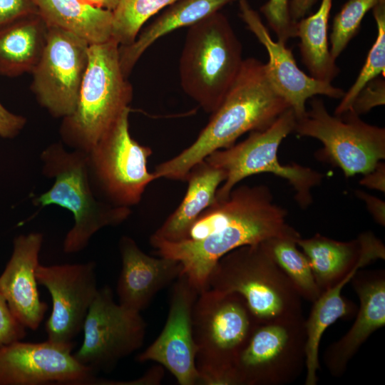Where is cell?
Here are the masks:
<instances>
[{"instance_id":"obj_1","label":"cell","mask_w":385,"mask_h":385,"mask_svg":"<svg viewBox=\"0 0 385 385\" xmlns=\"http://www.w3.org/2000/svg\"><path fill=\"white\" fill-rule=\"evenodd\" d=\"M287 217L286 209L274 201L268 186L243 185L206 209L185 240L150 244L159 256L178 261L200 293L207 289L212 270L228 252L274 237L299 238Z\"/></svg>"},{"instance_id":"obj_2","label":"cell","mask_w":385,"mask_h":385,"mask_svg":"<svg viewBox=\"0 0 385 385\" xmlns=\"http://www.w3.org/2000/svg\"><path fill=\"white\" fill-rule=\"evenodd\" d=\"M289 108L272 86L266 63L254 58L243 60L208 123L190 146L155 167L156 179L185 181L190 170L209 155L234 145L247 132L268 128Z\"/></svg>"},{"instance_id":"obj_3","label":"cell","mask_w":385,"mask_h":385,"mask_svg":"<svg viewBox=\"0 0 385 385\" xmlns=\"http://www.w3.org/2000/svg\"><path fill=\"white\" fill-rule=\"evenodd\" d=\"M41 160L43 173L55 180L48 191L36 198V204L57 205L70 210L74 217V225L63 240L66 253L81 251L98 230L117 225L130 215L129 207L96 197L87 153L67 151L61 143H54L42 152Z\"/></svg>"},{"instance_id":"obj_4","label":"cell","mask_w":385,"mask_h":385,"mask_svg":"<svg viewBox=\"0 0 385 385\" xmlns=\"http://www.w3.org/2000/svg\"><path fill=\"white\" fill-rule=\"evenodd\" d=\"M118 48L113 38L89 46L76 107L61 128L75 150L88 153L129 108L133 89L121 70Z\"/></svg>"},{"instance_id":"obj_5","label":"cell","mask_w":385,"mask_h":385,"mask_svg":"<svg viewBox=\"0 0 385 385\" xmlns=\"http://www.w3.org/2000/svg\"><path fill=\"white\" fill-rule=\"evenodd\" d=\"M257 324L239 294L212 289L199 293L192 325L200 384L232 385L236 359Z\"/></svg>"},{"instance_id":"obj_6","label":"cell","mask_w":385,"mask_h":385,"mask_svg":"<svg viewBox=\"0 0 385 385\" xmlns=\"http://www.w3.org/2000/svg\"><path fill=\"white\" fill-rule=\"evenodd\" d=\"M242 62V45L231 24L225 15L215 12L189 26L179 64L183 89L212 113Z\"/></svg>"},{"instance_id":"obj_7","label":"cell","mask_w":385,"mask_h":385,"mask_svg":"<svg viewBox=\"0 0 385 385\" xmlns=\"http://www.w3.org/2000/svg\"><path fill=\"white\" fill-rule=\"evenodd\" d=\"M207 286L239 294L258 324L302 314L301 297L273 260L266 241L238 247L221 257Z\"/></svg>"},{"instance_id":"obj_8","label":"cell","mask_w":385,"mask_h":385,"mask_svg":"<svg viewBox=\"0 0 385 385\" xmlns=\"http://www.w3.org/2000/svg\"><path fill=\"white\" fill-rule=\"evenodd\" d=\"M295 123L296 115L289 108L268 128L252 131L245 140L209 155L205 160L225 174L216 200L227 198L243 179L267 173L288 181L298 205L308 207L312 202V190L321 183L323 175L299 164L282 165L277 157L279 145L293 132Z\"/></svg>"},{"instance_id":"obj_9","label":"cell","mask_w":385,"mask_h":385,"mask_svg":"<svg viewBox=\"0 0 385 385\" xmlns=\"http://www.w3.org/2000/svg\"><path fill=\"white\" fill-rule=\"evenodd\" d=\"M293 132L319 140L323 145L319 158L339 168L346 178L364 175L385 158L384 128L365 123L352 109L332 115L320 98H312Z\"/></svg>"},{"instance_id":"obj_10","label":"cell","mask_w":385,"mask_h":385,"mask_svg":"<svg viewBox=\"0 0 385 385\" xmlns=\"http://www.w3.org/2000/svg\"><path fill=\"white\" fill-rule=\"evenodd\" d=\"M303 314L259 323L235 363L232 385H283L305 367Z\"/></svg>"},{"instance_id":"obj_11","label":"cell","mask_w":385,"mask_h":385,"mask_svg":"<svg viewBox=\"0 0 385 385\" xmlns=\"http://www.w3.org/2000/svg\"><path fill=\"white\" fill-rule=\"evenodd\" d=\"M129 113L130 108L87 153L93 185L107 202L127 207L137 205L147 186L156 180L147 167L153 151L131 137Z\"/></svg>"},{"instance_id":"obj_12","label":"cell","mask_w":385,"mask_h":385,"mask_svg":"<svg viewBox=\"0 0 385 385\" xmlns=\"http://www.w3.org/2000/svg\"><path fill=\"white\" fill-rule=\"evenodd\" d=\"M82 330L83 343L73 354L96 374L111 371L142 346L146 323L140 312L116 303L112 289L106 285L98 289Z\"/></svg>"},{"instance_id":"obj_13","label":"cell","mask_w":385,"mask_h":385,"mask_svg":"<svg viewBox=\"0 0 385 385\" xmlns=\"http://www.w3.org/2000/svg\"><path fill=\"white\" fill-rule=\"evenodd\" d=\"M90 44L62 29L48 26L42 55L32 71V89L41 106L56 117L76 107L88 62Z\"/></svg>"},{"instance_id":"obj_14","label":"cell","mask_w":385,"mask_h":385,"mask_svg":"<svg viewBox=\"0 0 385 385\" xmlns=\"http://www.w3.org/2000/svg\"><path fill=\"white\" fill-rule=\"evenodd\" d=\"M73 347L48 339L0 346V385L97 384L96 373L76 360Z\"/></svg>"},{"instance_id":"obj_15","label":"cell","mask_w":385,"mask_h":385,"mask_svg":"<svg viewBox=\"0 0 385 385\" xmlns=\"http://www.w3.org/2000/svg\"><path fill=\"white\" fill-rule=\"evenodd\" d=\"M94 262L45 266L38 265L36 278L52 300L46 322L48 340L72 343L82 331L88 311L98 292Z\"/></svg>"},{"instance_id":"obj_16","label":"cell","mask_w":385,"mask_h":385,"mask_svg":"<svg viewBox=\"0 0 385 385\" xmlns=\"http://www.w3.org/2000/svg\"><path fill=\"white\" fill-rule=\"evenodd\" d=\"M199 291L182 272L173 284L165 326L136 359L155 361L168 369L180 385L200 384L192 313Z\"/></svg>"},{"instance_id":"obj_17","label":"cell","mask_w":385,"mask_h":385,"mask_svg":"<svg viewBox=\"0 0 385 385\" xmlns=\"http://www.w3.org/2000/svg\"><path fill=\"white\" fill-rule=\"evenodd\" d=\"M239 8L242 19L267 51L266 67L272 86L294 111L297 119L305 114L306 101L316 95L342 98L345 92L342 88L308 76L298 67L292 50L272 38L247 0H239Z\"/></svg>"},{"instance_id":"obj_18","label":"cell","mask_w":385,"mask_h":385,"mask_svg":"<svg viewBox=\"0 0 385 385\" xmlns=\"http://www.w3.org/2000/svg\"><path fill=\"white\" fill-rule=\"evenodd\" d=\"M358 238L361 246L358 261L340 280L322 291L313 302L309 316L305 320L306 385L317 384V371L319 369V348L325 330L337 320L355 313L356 306L342 297L343 288L360 268L376 260L385 259L384 245L373 233L364 232Z\"/></svg>"},{"instance_id":"obj_19","label":"cell","mask_w":385,"mask_h":385,"mask_svg":"<svg viewBox=\"0 0 385 385\" xmlns=\"http://www.w3.org/2000/svg\"><path fill=\"white\" fill-rule=\"evenodd\" d=\"M43 235L31 232L14 240L13 251L0 275V291L17 319L26 327L36 330L47 311L40 299L36 269Z\"/></svg>"},{"instance_id":"obj_20","label":"cell","mask_w":385,"mask_h":385,"mask_svg":"<svg viewBox=\"0 0 385 385\" xmlns=\"http://www.w3.org/2000/svg\"><path fill=\"white\" fill-rule=\"evenodd\" d=\"M121 271L116 291L119 304L140 312L158 292L175 280L183 272L177 260L145 254L130 237L119 242Z\"/></svg>"},{"instance_id":"obj_21","label":"cell","mask_w":385,"mask_h":385,"mask_svg":"<svg viewBox=\"0 0 385 385\" xmlns=\"http://www.w3.org/2000/svg\"><path fill=\"white\" fill-rule=\"evenodd\" d=\"M350 282L360 302L358 314L349 331L324 354V362L334 376L343 374L361 346L385 324L384 272L358 271Z\"/></svg>"},{"instance_id":"obj_22","label":"cell","mask_w":385,"mask_h":385,"mask_svg":"<svg viewBox=\"0 0 385 385\" xmlns=\"http://www.w3.org/2000/svg\"><path fill=\"white\" fill-rule=\"evenodd\" d=\"M225 179L224 171L205 160L195 165L186 178L188 185L182 202L153 234L150 242L185 240L197 218L215 202L217 191Z\"/></svg>"},{"instance_id":"obj_23","label":"cell","mask_w":385,"mask_h":385,"mask_svg":"<svg viewBox=\"0 0 385 385\" xmlns=\"http://www.w3.org/2000/svg\"><path fill=\"white\" fill-rule=\"evenodd\" d=\"M48 26L38 11L0 26V74L32 72L43 51Z\"/></svg>"},{"instance_id":"obj_24","label":"cell","mask_w":385,"mask_h":385,"mask_svg":"<svg viewBox=\"0 0 385 385\" xmlns=\"http://www.w3.org/2000/svg\"><path fill=\"white\" fill-rule=\"evenodd\" d=\"M235 1L178 0L167 6L133 43L119 46V61L124 76L128 78L140 57L156 40L179 28L190 26Z\"/></svg>"},{"instance_id":"obj_25","label":"cell","mask_w":385,"mask_h":385,"mask_svg":"<svg viewBox=\"0 0 385 385\" xmlns=\"http://www.w3.org/2000/svg\"><path fill=\"white\" fill-rule=\"evenodd\" d=\"M48 26L71 33L90 45L112 38V11L84 0H34Z\"/></svg>"},{"instance_id":"obj_26","label":"cell","mask_w":385,"mask_h":385,"mask_svg":"<svg viewBox=\"0 0 385 385\" xmlns=\"http://www.w3.org/2000/svg\"><path fill=\"white\" fill-rule=\"evenodd\" d=\"M297 245L307 256L322 292L349 272L358 261L361 252L359 238L340 242L318 233L307 239L299 237Z\"/></svg>"},{"instance_id":"obj_27","label":"cell","mask_w":385,"mask_h":385,"mask_svg":"<svg viewBox=\"0 0 385 385\" xmlns=\"http://www.w3.org/2000/svg\"><path fill=\"white\" fill-rule=\"evenodd\" d=\"M332 0H322L315 13L297 22V37L303 63L310 76L331 83L339 68L329 51L328 25Z\"/></svg>"},{"instance_id":"obj_28","label":"cell","mask_w":385,"mask_h":385,"mask_svg":"<svg viewBox=\"0 0 385 385\" xmlns=\"http://www.w3.org/2000/svg\"><path fill=\"white\" fill-rule=\"evenodd\" d=\"M298 239L274 237L266 240V243L273 260L301 298L314 302L322 292L315 281L307 256L297 248Z\"/></svg>"},{"instance_id":"obj_29","label":"cell","mask_w":385,"mask_h":385,"mask_svg":"<svg viewBox=\"0 0 385 385\" xmlns=\"http://www.w3.org/2000/svg\"><path fill=\"white\" fill-rule=\"evenodd\" d=\"M178 0H118L112 11V38L119 46L134 42L145 22Z\"/></svg>"},{"instance_id":"obj_30","label":"cell","mask_w":385,"mask_h":385,"mask_svg":"<svg viewBox=\"0 0 385 385\" xmlns=\"http://www.w3.org/2000/svg\"><path fill=\"white\" fill-rule=\"evenodd\" d=\"M377 26V36L370 48L365 63L356 81L341 98L334 115H341L349 111L359 91L371 80L385 70V0L381 1L372 9Z\"/></svg>"},{"instance_id":"obj_31","label":"cell","mask_w":385,"mask_h":385,"mask_svg":"<svg viewBox=\"0 0 385 385\" xmlns=\"http://www.w3.org/2000/svg\"><path fill=\"white\" fill-rule=\"evenodd\" d=\"M382 0H347L333 19L329 51L336 60L358 33L366 14Z\"/></svg>"},{"instance_id":"obj_32","label":"cell","mask_w":385,"mask_h":385,"mask_svg":"<svg viewBox=\"0 0 385 385\" xmlns=\"http://www.w3.org/2000/svg\"><path fill=\"white\" fill-rule=\"evenodd\" d=\"M260 11L276 34L277 41L286 44L290 38L297 37V21L292 17L289 0H268Z\"/></svg>"},{"instance_id":"obj_33","label":"cell","mask_w":385,"mask_h":385,"mask_svg":"<svg viewBox=\"0 0 385 385\" xmlns=\"http://www.w3.org/2000/svg\"><path fill=\"white\" fill-rule=\"evenodd\" d=\"M385 103V81L376 77L369 81L358 93L350 109L359 115L368 113L374 107Z\"/></svg>"},{"instance_id":"obj_34","label":"cell","mask_w":385,"mask_h":385,"mask_svg":"<svg viewBox=\"0 0 385 385\" xmlns=\"http://www.w3.org/2000/svg\"><path fill=\"white\" fill-rule=\"evenodd\" d=\"M26 329L15 317L0 291V346L24 339L26 335Z\"/></svg>"},{"instance_id":"obj_35","label":"cell","mask_w":385,"mask_h":385,"mask_svg":"<svg viewBox=\"0 0 385 385\" xmlns=\"http://www.w3.org/2000/svg\"><path fill=\"white\" fill-rule=\"evenodd\" d=\"M36 12L34 0H0V26Z\"/></svg>"},{"instance_id":"obj_36","label":"cell","mask_w":385,"mask_h":385,"mask_svg":"<svg viewBox=\"0 0 385 385\" xmlns=\"http://www.w3.org/2000/svg\"><path fill=\"white\" fill-rule=\"evenodd\" d=\"M26 120L24 117L14 114L6 109L0 103V136L12 138L17 135L24 127Z\"/></svg>"},{"instance_id":"obj_37","label":"cell","mask_w":385,"mask_h":385,"mask_svg":"<svg viewBox=\"0 0 385 385\" xmlns=\"http://www.w3.org/2000/svg\"><path fill=\"white\" fill-rule=\"evenodd\" d=\"M356 196L361 200L375 222L381 226L385 225V202L374 195L362 190L356 191Z\"/></svg>"},{"instance_id":"obj_38","label":"cell","mask_w":385,"mask_h":385,"mask_svg":"<svg viewBox=\"0 0 385 385\" xmlns=\"http://www.w3.org/2000/svg\"><path fill=\"white\" fill-rule=\"evenodd\" d=\"M360 185L366 188L385 192V165L379 162L375 168L370 172L364 175L359 181Z\"/></svg>"},{"instance_id":"obj_39","label":"cell","mask_w":385,"mask_h":385,"mask_svg":"<svg viewBox=\"0 0 385 385\" xmlns=\"http://www.w3.org/2000/svg\"><path fill=\"white\" fill-rule=\"evenodd\" d=\"M161 365L152 367L141 378L130 381H113L102 380L101 384H159L164 374Z\"/></svg>"},{"instance_id":"obj_40","label":"cell","mask_w":385,"mask_h":385,"mask_svg":"<svg viewBox=\"0 0 385 385\" xmlns=\"http://www.w3.org/2000/svg\"><path fill=\"white\" fill-rule=\"evenodd\" d=\"M317 0H290V13L294 21L304 18Z\"/></svg>"},{"instance_id":"obj_41","label":"cell","mask_w":385,"mask_h":385,"mask_svg":"<svg viewBox=\"0 0 385 385\" xmlns=\"http://www.w3.org/2000/svg\"><path fill=\"white\" fill-rule=\"evenodd\" d=\"M84 1L97 7L113 11L115 8L118 0H84Z\"/></svg>"}]
</instances>
